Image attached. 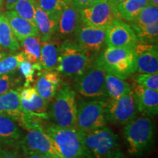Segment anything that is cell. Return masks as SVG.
<instances>
[{
    "label": "cell",
    "mask_w": 158,
    "mask_h": 158,
    "mask_svg": "<svg viewBox=\"0 0 158 158\" xmlns=\"http://www.w3.org/2000/svg\"><path fill=\"white\" fill-rule=\"evenodd\" d=\"M84 158H124L118 135L105 126L88 132L79 131Z\"/></svg>",
    "instance_id": "1"
},
{
    "label": "cell",
    "mask_w": 158,
    "mask_h": 158,
    "mask_svg": "<svg viewBox=\"0 0 158 158\" xmlns=\"http://www.w3.org/2000/svg\"><path fill=\"white\" fill-rule=\"evenodd\" d=\"M53 100L48 118L59 127H76L78 102L74 89L66 83H61Z\"/></svg>",
    "instance_id": "2"
},
{
    "label": "cell",
    "mask_w": 158,
    "mask_h": 158,
    "mask_svg": "<svg viewBox=\"0 0 158 158\" xmlns=\"http://www.w3.org/2000/svg\"><path fill=\"white\" fill-rule=\"evenodd\" d=\"M124 135L130 155L134 157L142 156L153 143L155 126L152 120L147 116H137L125 124Z\"/></svg>",
    "instance_id": "3"
},
{
    "label": "cell",
    "mask_w": 158,
    "mask_h": 158,
    "mask_svg": "<svg viewBox=\"0 0 158 158\" xmlns=\"http://www.w3.org/2000/svg\"><path fill=\"white\" fill-rule=\"evenodd\" d=\"M91 64L89 53L81 48L76 41L66 39L62 42L56 68L59 74L75 78L82 74Z\"/></svg>",
    "instance_id": "4"
},
{
    "label": "cell",
    "mask_w": 158,
    "mask_h": 158,
    "mask_svg": "<svg viewBox=\"0 0 158 158\" xmlns=\"http://www.w3.org/2000/svg\"><path fill=\"white\" fill-rule=\"evenodd\" d=\"M95 60L107 72L124 80L136 72L134 48L107 47Z\"/></svg>",
    "instance_id": "5"
},
{
    "label": "cell",
    "mask_w": 158,
    "mask_h": 158,
    "mask_svg": "<svg viewBox=\"0 0 158 158\" xmlns=\"http://www.w3.org/2000/svg\"><path fill=\"white\" fill-rule=\"evenodd\" d=\"M45 132L51 138L61 158H84L81 138L76 127L51 124Z\"/></svg>",
    "instance_id": "6"
},
{
    "label": "cell",
    "mask_w": 158,
    "mask_h": 158,
    "mask_svg": "<svg viewBox=\"0 0 158 158\" xmlns=\"http://www.w3.org/2000/svg\"><path fill=\"white\" fill-rule=\"evenodd\" d=\"M105 69L94 60L82 74L73 78V88L76 92L84 98H106Z\"/></svg>",
    "instance_id": "7"
},
{
    "label": "cell",
    "mask_w": 158,
    "mask_h": 158,
    "mask_svg": "<svg viewBox=\"0 0 158 158\" xmlns=\"http://www.w3.org/2000/svg\"><path fill=\"white\" fill-rule=\"evenodd\" d=\"M106 102L102 99L81 101L77 106L76 128L88 132L106 126Z\"/></svg>",
    "instance_id": "8"
},
{
    "label": "cell",
    "mask_w": 158,
    "mask_h": 158,
    "mask_svg": "<svg viewBox=\"0 0 158 158\" xmlns=\"http://www.w3.org/2000/svg\"><path fill=\"white\" fill-rule=\"evenodd\" d=\"M138 110L131 90L125 95L106 102V118L110 123L125 125L138 116Z\"/></svg>",
    "instance_id": "9"
},
{
    "label": "cell",
    "mask_w": 158,
    "mask_h": 158,
    "mask_svg": "<svg viewBox=\"0 0 158 158\" xmlns=\"http://www.w3.org/2000/svg\"><path fill=\"white\" fill-rule=\"evenodd\" d=\"M81 20L89 25L107 27L122 19L116 7L109 0H101L90 7L81 10Z\"/></svg>",
    "instance_id": "10"
},
{
    "label": "cell",
    "mask_w": 158,
    "mask_h": 158,
    "mask_svg": "<svg viewBox=\"0 0 158 158\" xmlns=\"http://www.w3.org/2000/svg\"><path fill=\"white\" fill-rule=\"evenodd\" d=\"M27 133L18 143L21 151H30L44 154L53 158H61L51 138L43 127L28 129Z\"/></svg>",
    "instance_id": "11"
},
{
    "label": "cell",
    "mask_w": 158,
    "mask_h": 158,
    "mask_svg": "<svg viewBox=\"0 0 158 158\" xmlns=\"http://www.w3.org/2000/svg\"><path fill=\"white\" fill-rule=\"evenodd\" d=\"M106 27H96L83 23L75 32L76 43L87 52H98L106 45Z\"/></svg>",
    "instance_id": "12"
},
{
    "label": "cell",
    "mask_w": 158,
    "mask_h": 158,
    "mask_svg": "<svg viewBox=\"0 0 158 158\" xmlns=\"http://www.w3.org/2000/svg\"><path fill=\"white\" fill-rule=\"evenodd\" d=\"M138 39L132 27L122 21H117L106 27V45L114 48H135Z\"/></svg>",
    "instance_id": "13"
},
{
    "label": "cell",
    "mask_w": 158,
    "mask_h": 158,
    "mask_svg": "<svg viewBox=\"0 0 158 158\" xmlns=\"http://www.w3.org/2000/svg\"><path fill=\"white\" fill-rule=\"evenodd\" d=\"M136 72L139 73H157V46L152 43L138 42L135 47Z\"/></svg>",
    "instance_id": "14"
},
{
    "label": "cell",
    "mask_w": 158,
    "mask_h": 158,
    "mask_svg": "<svg viewBox=\"0 0 158 158\" xmlns=\"http://www.w3.org/2000/svg\"><path fill=\"white\" fill-rule=\"evenodd\" d=\"M138 113L147 117H153L158 113V91L138 85L133 90Z\"/></svg>",
    "instance_id": "15"
},
{
    "label": "cell",
    "mask_w": 158,
    "mask_h": 158,
    "mask_svg": "<svg viewBox=\"0 0 158 158\" xmlns=\"http://www.w3.org/2000/svg\"><path fill=\"white\" fill-rule=\"evenodd\" d=\"M60 74L56 70H45L37 74L34 87L40 95L48 102L52 101L60 86Z\"/></svg>",
    "instance_id": "16"
},
{
    "label": "cell",
    "mask_w": 158,
    "mask_h": 158,
    "mask_svg": "<svg viewBox=\"0 0 158 158\" xmlns=\"http://www.w3.org/2000/svg\"><path fill=\"white\" fill-rule=\"evenodd\" d=\"M81 22V10L75 7L72 2L68 4L59 19L57 31L59 37L68 39L69 36L75 34Z\"/></svg>",
    "instance_id": "17"
},
{
    "label": "cell",
    "mask_w": 158,
    "mask_h": 158,
    "mask_svg": "<svg viewBox=\"0 0 158 158\" xmlns=\"http://www.w3.org/2000/svg\"><path fill=\"white\" fill-rule=\"evenodd\" d=\"M61 44V38L56 35L48 40L41 41L40 63L43 69L45 70H56Z\"/></svg>",
    "instance_id": "18"
},
{
    "label": "cell",
    "mask_w": 158,
    "mask_h": 158,
    "mask_svg": "<svg viewBox=\"0 0 158 158\" xmlns=\"http://www.w3.org/2000/svg\"><path fill=\"white\" fill-rule=\"evenodd\" d=\"M59 15L48 13L37 5L35 8V23L38 29L41 41L51 39L58 29Z\"/></svg>",
    "instance_id": "19"
},
{
    "label": "cell",
    "mask_w": 158,
    "mask_h": 158,
    "mask_svg": "<svg viewBox=\"0 0 158 158\" xmlns=\"http://www.w3.org/2000/svg\"><path fill=\"white\" fill-rule=\"evenodd\" d=\"M23 137L22 132L14 118L6 114L0 113V142L7 147L17 148Z\"/></svg>",
    "instance_id": "20"
},
{
    "label": "cell",
    "mask_w": 158,
    "mask_h": 158,
    "mask_svg": "<svg viewBox=\"0 0 158 158\" xmlns=\"http://www.w3.org/2000/svg\"><path fill=\"white\" fill-rule=\"evenodd\" d=\"M12 30L19 41H21L29 36L40 37L38 29L35 23L23 19L13 10H9L5 13Z\"/></svg>",
    "instance_id": "21"
},
{
    "label": "cell",
    "mask_w": 158,
    "mask_h": 158,
    "mask_svg": "<svg viewBox=\"0 0 158 158\" xmlns=\"http://www.w3.org/2000/svg\"><path fill=\"white\" fill-rule=\"evenodd\" d=\"M20 89H11L0 95V113L10 116L18 123L21 121L26 114L21 109Z\"/></svg>",
    "instance_id": "22"
},
{
    "label": "cell",
    "mask_w": 158,
    "mask_h": 158,
    "mask_svg": "<svg viewBox=\"0 0 158 158\" xmlns=\"http://www.w3.org/2000/svg\"><path fill=\"white\" fill-rule=\"evenodd\" d=\"M21 109L24 113L40 119H48V108L49 102L43 99L37 92L29 100H21Z\"/></svg>",
    "instance_id": "23"
},
{
    "label": "cell",
    "mask_w": 158,
    "mask_h": 158,
    "mask_svg": "<svg viewBox=\"0 0 158 158\" xmlns=\"http://www.w3.org/2000/svg\"><path fill=\"white\" fill-rule=\"evenodd\" d=\"M106 89L107 97L110 99H116L125 95L131 91V86L115 75L107 72L106 74Z\"/></svg>",
    "instance_id": "24"
},
{
    "label": "cell",
    "mask_w": 158,
    "mask_h": 158,
    "mask_svg": "<svg viewBox=\"0 0 158 158\" xmlns=\"http://www.w3.org/2000/svg\"><path fill=\"white\" fill-rule=\"evenodd\" d=\"M0 46L10 51H18L20 45L12 30L7 16L4 13L0 14Z\"/></svg>",
    "instance_id": "25"
},
{
    "label": "cell",
    "mask_w": 158,
    "mask_h": 158,
    "mask_svg": "<svg viewBox=\"0 0 158 158\" xmlns=\"http://www.w3.org/2000/svg\"><path fill=\"white\" fill-rule=\"evenodd\" d=\"M149 4V0H127L116 7L122 19L133 22L142 9Z\"/></svg>",
    "instance_id": "26"
},
{
    "label": "cell",
    "mask_w": 158,
    "mask_h": 158,
    "mask_svg": "<svg viewBox=\"0 0 158 158\" xmlns=\"http://www.w3.org/2000/svg\"><path fill=\"white\" fill-rule=\"evenodd\" d=\"M20 42L23 48V52L25 55L26 60L31 63L40 62L41 49L40 37L29 36Z\"/></svg>",
    "instance_id": "27"
},
{
    "label": "cell",
    "mask_w": 158,
    "mask_h": 158,
    "mask_svg": "<svg viewBox=\"0 0 158 158\" xmlns=\"http://www.w3.org/2000/svg\"><path fill=\"white\" fill-rule=\"evenodd\" d=\"M138 41L141 43H153L157 42L158 36V21L143 27H132Z\"/></svg>",
    "instance_id": "28"
},
{
    "label": "cell",
    "mask_w": 158,
    "mask_h": 158,
    "mask_svg": "<svg viewBox=\"0 0 158 158\" xmlns=\"http://www.w3.org/2000/svg\"><path fill=\"white\" fill-rule=\"evenodd\" d=\"M37 5V0H18L11 10L23 19L35 23V8Z\"/></svg>",
    "instance_id": "29"
},
{
    "label": "cell",
    "mask_w": 158,
    "mask_h": 158,
    "mask_svg": "<svg viewBox=\"0 0 158 158\" xmlns=\"http://www.w3.org/2000/svg\"><path fill=\"white\" fill-rule=\"evenodd\" d=\"M158 21V7L149 4L132 22V27H143Z\"/></svg>",
    "instance_id": "30"
},
{
    "label": "cell",
    "mask_w": 158,
    "mask_h": 158,
    "mask_svg": "<svg viewBox=\"0 0 158 158\" xmlns=\"http://www.w3.org/2000/svg\"><path fill=\"white\" fill-rule=\"evenodd\" d=\"M25 59L23 52L4 57L0 60V76L14 72L17 68H19L20 63Z\"/></svg>",
    "instance_id": "31"
},
{
    "label": "cell",
    "mask_w": 158,
    "mask_h": 158,
    "mask_svg": "<svg viewBox=\"0 0 158 158\" xmlns=\"http://www.w3.org/2000/svg\"><path fill=\"white\" fill-rule=\"evenodd\" d=\"M39 7L48 13L58 15L61 13L72 0H37Z\"/></svg>",
    "instance_id": "32"
},
{
    "label": "cell",
    "mask_w": 158,
    "mask_h": 158,
    "mask_svg": "<svg viewBox=\"0 0 158 158\" xmlns=\"http://www.w3.org/2000/svg\"><path fill=\"white\" fill-rule=\"evenodd\" d=\"M19 68L20 72L25 78L24 87L29 86L30 84L34 81V76L36 71H41L43 68L40 63H31L25 60L20 63Z\"/></svg>",
    "instance_id": "33"
},
{
    "label": "cell",
    "mask_w": 158,
    "mask_h": 158,
    "mask_svg": "<svg viewBox=\"0 0 158 158\" xmlns=\"http://www.w3.org/2000/svg\"><path fill=\"white\" fill-rule=\"evenodd\" d=\"M133 81L143 87L158 91V73L137 74L133 76Z\"/></svg>",
    "instance_id": "34"
},
{
    "label": "cell",
    "mask_w": 158,
    "mask_h": 158,
    "mask_svg": "<svg viewBox=\"0 0 158 158\" xmlns=\"http://www.w3.org/2000/svg\"><path fill=\"white\" fill-rule=\"evenodd\" d=\"M15 84V80L10 73L0 76V95L11 90Z\"/></svg>",
    "instance_id": "35"
},
{
    "label": "cell",
    "mask_w": 158,
    "mask_h": 158,
    "mask_svg": "<svg viewBox=\"0 0 158 158\" xmlns=\"http://www.w3.org/2000/svg\"><path fill=\"white\" fill-rule=\"evenodd\" d=\"M0 158H23V156L17 148L0 145Z\"/></svg>",
    "instance_id": "36"
},
{
    "label": "cell",
    "mask_w": 158,
    "mask_h": 158,
    "mask_svg": "<svg viewBox=\"0 0 158 158\" xmlns=\"http://www.w3.org/2000/svg\"><path fill=\"white\" fill-rule=\"evenodd\" d=\"M101 0H72L73 5L79 10H83L94 5Z\"/></svg>",
    "instance_id": "37"
},
{
    "label": "cell",
    "mask_w": 158,
    "mask_h": 158,
    "mask_svg": "<svg viewBox=\"0 0 158 158\" xmlns=\"http://www.w3.org/2000/svg\"><path fill=\"white\" fill-rule=\"evenodd\" d=\"M21 153L23 156V158H53L48 155H44V154L30 151H21Z\"/></svg>",
    "instance_id": "38"
},
{
    "label": "cell",
    "mask_w": 158,
    "mask_h": 158,
    "mask_svg": "<svg viewBox=\"0 0 158 158\" xmlns=\"http://www.w3.org/2000/svg\"><path fill=\"white\" fill-rule=\"evenodd\" d=\"M18 0H5V7L7 10H11L13 5Z\"/></svg>",
    "instance_id": "39"
},
{
    "label": "cell",
    "mask_w": 158,
    "mask_h": 158,
    "mask_svg": "<svg viewBox=\"0 0 158 158\" xmlns=\"http://www.w3.org/2000/svg\"><path fill=\"white\" fill-rule=\"evenodd\" d=\"M109 1L112 4H113V5L115 6V7H116V6L119 5V4L124 2L127 1V0H109Z\"/></svg>",
    "instance_id": "40"
},
{
    "label": "cell",
    "mask_w": 158,
    "mask_h": 158,
    "mask_svg": "<svg viewBox=\"0 0 158 158\" xmlns=\"http://www.w3.org/2000/svg\"><path fill=\"white\" fill-rule=\"evenodd\" d=\"M149 2L150 5H154V6L158 5V0H149Z\"/></svg>",
    "instance_id": "41"
},
{
    "label": "cell",
    "mask_w": 158,
    "mask_h": 158,
    "mask_svg": "<svg viewBox=\"0 0 158 158\" xmlns=\"http://www.w3.org/2000/svg\"><path fill=\"white\" fill-rule=\"evenodd\" d=\"M6 56V54L5 53H3V52H0V60H1L2 59H3L4 57Z\"/></svg>",
    "instance_id": "42"
},
{
    "label": "cell",
    "mask_w": 158,
    "mask_h": 158,
    "mask_svg": "<svg viewBox=\"0 0 158 158\" xmlns=\"http://www.w3.org/2000/svg\"><path fill=\"white\" fill-rule=\"evenodd\" d=\"M2 3H3V0H0V7H1V6L2 5Z\"/></svg>",
    "instance_id": "43"
},
{
    "label": "cell",
    "mask_w": 158,
    "mask_h": 158,
    "mask_svg": "<svg viewBox=\"0 0 158 158\" xmlns=\"http://www.w3.org/2000/svg\"><path fill=\"white\" fill-rule=\"evenodd\" d=\"M0 49H1V46H0Z\"/></svg>",
    "instance_id": "44"
}]
</instances>
